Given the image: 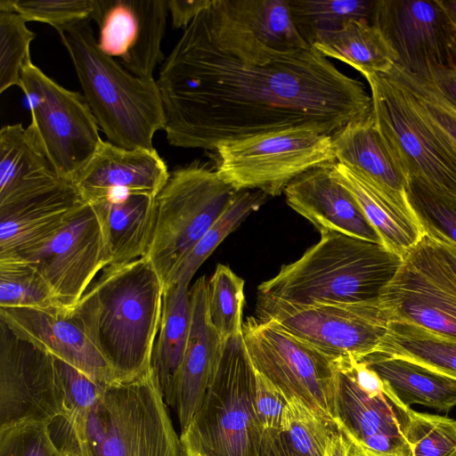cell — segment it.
I'll return each mask as SVG.
<instances>
[{
	"label": "cell",
	"mask_w": 456,
	"mask_h": 456,
	"mask_svg": "<svg viewBox=\"0 0 456 456\" xmlns=\"http://www.w3.org/2000/svg\"><path fill=\"white\" fill-rule=\"evenodd\" d=\"M157 84L167 142L188 149L292 128L331 135L372 109L362 82L313 46L265 44L230 0H211L183 29Z\"/></svg>",
	"instance_id": "obj_1"
},
{
	"label": "cell",
	"mask_w": 456,
	"mask_h": 456,
	"mask_svg": "<svg viewBox=\"0 0 456 456\" xmlns=\"http://www.w3.org/2000/svg\"><path fill=\"white\" fill-rule=\"evenodd\" d=\"M163 294L161 281L144 256L102 269L70 313L110 363L117 382L150 370Z\"/></svg>",
	"instance_id": "obj_2"
},
{
	"label": "cell",
	"mask_w": 456,
	"mask_h": 456,
	"mask_svg": "<svg viewBox=\"0 0 456 456\" xmlns=\"http://www.w3.org/2000/svg\"><path fill=\"white\" fill-rule=\"evenodd\" d=\"M58 447L70 456H180L181 443L151 369L105 386L85 416L50 425Z\"/></svg>",
	"instance_id": "obj_3"
},
{
	"label": "cell",
	"mask_w": 456,
	"mask_h": 456,
	"mask_svg": "<svg viewBox=\"0 0 456 456\" xmlns=\"http://www.w3.org/2000/svg\"><path fill=\"white\" fill-rule=\"evenodd\" d=\"M298 259L257 288V296L315 305L378 299L403 257L383 244L325 232Z\"/></svg>",
	"instance_id": "obj_4"
},
{
	"label": "cell",
	"mask_w": 456,
	"mask_h": 456,
	"mask_svg": "<svg viewBox=\"0 0 456 456\" xmlns=\"http://www.w3.org/2000/svg\"><path fill=\"white\" fill-rule=\"evenodd\" d=\"M56 30L108 142L126 150L153 149V136L165 122L157 81L132 74L103 53L89 20Z\"/></svg>",
	"instance_id": "obj_5"
},
{
	"label": "cell",
	"mask_w": 456,
	"mask_h": 456,
	"mask_svg": "<svg viewBox=\"0 0 456 456\" xmlns=\"http://www.w3.org/2000/svg\"><path fill=\"white\" fill-rule=\"evenodd\" d=\"M254 391L255 369L241 333L225 341L214 380L181 432L186 456H260L264 428Z\"/></svg>",
	"instance_id": "obj_6"
},
{
	"label": "cell",
	"mask_w": 456,
	"mask_h": 456,
	"mask_svg": "<svg viewBox=\"0 0 456 456\" xmlns=\"http://www.w3.org/2000/svg\"><path fill=\"white\" fill-rule=\"evenodd\" d=\"M235 193L216 168L199 160L170 173L155 197L156 223L145 255L164 289Z\"/></svg>",
	"instance_id": "obj_7"
},
{
	"label": "cell",
	"mask_w": 456,
	"mask_h": 456,
	"mask_svg": "<svg viewBox=\"0 0 456 456\" xmlns=\"http://www.w3.org/2000/svg\"><path fill=\"white\" fill-rule=\"evenodd\" d=\"M216 168L236 191L279 196L305 172L336 162L330 134L292 128L220 144Z\"/></svg>",
	"instance_id": "obj_8"
},
{
	"label": "cell",
	"mask_w": 456,
	"mask_h": 456,
	"mask_svg": "<svg viewBox=\"0 0 456 456\" xmlns=\"http://www.w3.org/2000/svg\"><path fill=\"white\" fill-rule=\"evenodd\" d=\"M20 89L30 111L28 126L40 148L63 178H75L101 142L99 126L84 94L60 86L28 60Z\"/></svg>",
	"instance_id": "obj_9"
},
{
	"label": "cell",
	"mask_w": 456,
	"mask_h": 456,
	"mask_svg": "<svg viewBox=\"0 0 456 456\" xmlns=\"http://www.w3.org/2000/svg\"><path fill=\"white\" fill-rule=\"evenodd\" d=\"M254 369L287 400L297 397L336 423L335 362L311 344L272 321L249 316L242 325Z\"/></svg>",
	"instance_id": "obj_10"
},
{
	"label": "cell",
	"mask_w": 456,
	"mask_h": 456,
	"mask_svg": "<svg viewBox=\"0 0 456 456\" xmlns=\"http://www.w3.org/2000/svg\"><path fill=\"white\" fill-rule=\"evenodd\" d=\"M377 126L407 176L456 195V150L387 74L364 76Z\"/></svg>",
	"instance_id": "obj_11"
},
{
	"label": "cell",
	"mask_w": 456,
	"mask_h": 456,
	"mask_svg": "<svg viewBox=\"0 0 456 456\" xmlns=\"http://www.w3.org/2000/svg\"><path fill=\"white\" fill-rule=\"evenodd\" d=\"M255 316L277 323L334 362L348 358L361 361L373 353L389 322L379 298L350 304L301 305L257 296Z\"/></svg>",
	"instance_id": "obj_12"
},
{
	"label": "cell",
	"mask_w": 456,
	"mask_h": 456,
	"mask_svg": "<svg viewBox=\"0 0 456 456\" xmlns=\"http://www.w3.org/2000/svg\"><path fill=\"white\" fill-rule=\"evenodd\" d=\"M379 300L389 321L456 338V273L428 233L403 256Z\"/></svg>",
	"instance_id": "obj_13"
},
{
	"label": "cell",
	"mask_w": 456,
	"mask_h": 456,
	"mask_svg": "<svg viewBox=\"0 0 456 456\" xmlns=\"http://www.w3.org/2000/svg\"><path fill=\"white\" fill-rule=\"evenodd\" d=\"M66 414L55 357L0 321V429Z\"/></svg>",
	"instance_id": "obj_14"
},
{
	"label": "cell",
	"mask_w": 456,
	"mask_h": 456,
	"mask_svg": "<svg viewBox=\"0 0 456 456\" xmlns=\"http://www.w3.org/2000/svg\"><path fill=\"white\" fill-rule=\"evenodd\" d=\"M19 258L35 266L68 314L110 262L101 221L88 202L51 241Z\"/></svg>",
	"instance_id": "obj_15"
},
{
	"label": "cell",
	"mask_w": 456,
	"mask_h": 456,
	"mask_svg": "<svg viewBox=\"0 0 456 456\" xmlns=\"http://www.w3.org/2000/svg\"><path fill=\"white\" fill-rule=\"evenodd\" d=\"M371 24L381 33L402 69L420 77L452 66L455 30L437 0H376Z\"/></svg>",
	"instance_id": "obj_16"
},
{
	"label": "cell",
	"mask_w": 456,
	"mask_h": 456,
	"mask_svg": "<svg viewBox=\"0 0 456 456\" xmlns=\"http://www.w3.org/2000/svg\"><path fill=\"white\" fill-rule=\"evenodd\" d=\"M167 12L168 0H94L100 50L132 74L153 79L155 67L165 61L160 43Z\"/></svg>",
	"instance_id": "obj_17"
},
{
	"label": "cell",
	"mask_w": 456,
	"mask_h": 456,
	"mask_svg": "<svg viewBox=\"0 0 456 456\" xmlns=\"http://www.w3.org/2000/svg\"><path fill=\"white\" fill-rule=\"evenodd\" d=\"M335 365L338 428L383 456H412L404 437L411 408L403 404L385 385L379 394L366 392L346 367L339 362Z\"/></svg>",
	"instance_id": "obj_18"
},
{
	"label": "cell",
	"mask_w": 456,
	"mask_h": 456,
	"mask_svg": "<svg viewBox=\"0 0 456 456\" xmlns=\"http://www.w3.org/2000/svg\"><path fill=\"white\" fill-rule=\"evenodd\" d=\"M0 321L17 336L68 362L92 380L103 386L117 382L110 363L70 314L0 307Z\"/></svg>",
	"instance_id": "obj_19"
},
{
	"label": "cell",
	"mask_w": 456,
	"mask_h": 456,
	"mask_svg": "<svg viewBox=\"0 0 456 456\" xmlns=\"http://www.w3.org/2000/svg\"><path fill=\"white\" fill-rule=\"evenodd\" d=\"M190 298L187 344L167 403L176 412L181 432L200 408L213 382L224 345L208 317L206 276L200 277L190 288Z\"/></svg>",
	"instance_id": "obj_20"
},
{
	"label": "cell",
	"mask_w": 456,
	"mask_h": 456,
	"mask_svg": "<svg viewBox=\"0 0 456 456\" xmlns=\"http://www.w3.org/2000/svg\"><path fill=\"white\" fill-rule=\"evenodd\" d=\"M169 175L154 148L126 150L102 141L74 184L88 203L122 192L156 197Z\"/></svg>",
	"instance_id": "obj_21"
},
{
	"label": "cell",
	"mask_w": 456,
	"mask_h": 456,
	"mask_svg": "<svg viewBox=\"0 0 456 456\" xmlns=\"http://www.w3.org/2000/svg\"><path fill=\"white\" fill-rule=\"evenodd\" d=\"M331 165L308 170L290 182L284 190L287 204L320 233L338 232L383 244L354 197L333 175Z\"/></svg>",
	"instance_id": "obj_22"
},
{
	"label": "cell",
	"mask_w": 456,
	"mask_h": 456,
	"mask_svg": "<svg viewBox=\"0 0 456 456\" xmlns=\"http://www.w3.org/2000/svg\"><path fill=\"white\" fill-rule=\"evenodd\" d=\"M73 183L0 209V260L23 257L51 241L86 205Z\"/></svg>",
	"instance_id": "obj_23"
},
{
	"label": "cell",
	"mask_w": 456,
	"mask_h": 456,
	"mask_svg": "<svg viewBox=\"0 0 456 456\" xmlns=\"http://www.w3.org/2000/svg\"><path fill=\"white\" fill-rule=\"evenodd\" d=\"M69 182L54 169L28 126L18 123L1 128L0 209L32 200Z\"/></svg>",
	"instance_id": "obj_24"
},
{
	"label": "cell",
	"mask_w": 456,
	"mask_h": 456,
	"mask_svg": "<svg viewBox=\"0 0 456 456\" xmlns=\"http://www.w3.org/2000/svg\"><path fill=\"white\" fill-rule=\"evenodd\" d=\"M335 177L352 193L385 247L403 257L426 233L406 193L395 191L338 161Z\"/></svg>",
	"instance_id": "obj_25"
},
{
	"label": "cell",
	"mask_w": 456,
	"mask_h": 456,
	"mask_svg": "<svg viewBox=\"0 0 456 456\" xmlns=\"http://www.w3.org/2000/svg\"><path fill=\"white\" fill-rule=\"evenodd\" d=\"M90 204L101 221L108 245L110 265L144 256L155 223V197L139 193H113Z\"/></svg>",
	"instance_id": "obj_26"
},
{
	"label": "cell",
	"mask_w": 456,
	"mask_h": 456,
	"mask_svg": "<svg viewBox=\"0 0 456 456\" xmlns=\"http://www.w3.org/2000/svg\"><path fill=\"white\" fill-rule=\"evenodd\" d=\"M336 160L395 191L406 193L408 176L379 131L372 109L331 134Z\"/></svg>",
	"instance_id": "obj_27"
},
{
	"label": "cell",
	"mask_w": 456,
	"mask_h": 456,
	"mask_svg": "<svg viewBox=\"0 0 456 456\" xmlns=\"http://www.w3.org/2000/svg\"><path fill=\"white\" fill-rule=\"evenodd\" d=\"M362 361L405 406L419 403L439 411L456 405V378L421 363L373 352Z\"/></svg>",
	"instance_id": "obj_28"
},
{
	"label": "cell",
	"mask_w": 456,
	"mask_h": 456,
	"mask_svg": "<svg viewBox=\"0 0 456 456\" xmlns=\"http://www.w3.org/2000/svg\"><path fill=\"white\" fill-rule=\"evenodd\" d=\"M191 322L190 289L175 284L164 290L161 318L151 369L167 404L184 354Z\"/></svg>",
	"instance_id": "obj_29"
},
{
	"label": "cell",
	"mask_w": 456,
	"mask_h": 456,
	"mask_svg": "<svg viewBox=\"0 0 456 456\" xmlns=\"http://www.w3.org/2000/svg\"><path fill=\"white\" fill-rule=\"evenodd\" d=\"M325 57L341 61L362 76L387 73L395 56L379 29L366 20H350L317 33L311 45Z\"/></svg>",
	"instance_id": "obj_30"
},
{
	"label": "cell",
	"mask_w": 456,
	"mask_h": 456,
	"mask_svg": "<svg viewBox=\"0 0 456 456\" xmlns=\"http://www.w3.org/2000/svg\"><path fill=\"white\" fill-rule=\"evenodd\" d=\"M374 352L408 359L456 378V338L415 324L389 321Z\"/></svg>",
	"instance_id": "obj_31"
},
{
	"label": "cell",
	"mask_w": 456,
	"mask_h": 456,
	"mask_svg": "<svg viewBox=\"0 0 456 456\" xmlns=\"http://www.w3.org/2000/svg\"><path fill=\"white\" fill-rule=\"evenodd\" d=\"M267 197L257 190L236 191L227 208L193 247L165 289L175 284L189 286L195 273L213 251L252 212L258 210L266 202Z\"/></svg>",
	"instance_id": "obj_32"
},
{
	"label": "cell",
	"mask_w": 456,
	"mask_h": 456,
	"mask_svg": "<svg viewBox=\"0 0 456 456\" xmlns=\"http://www.w3.org/2000/svg\"><path fill=\"white\" fill-rule=\"evenodd\" d=\"M230 1L239 17L265 44L285 51L312 46L297 29L288 0Z\"/></svg>",
	"instance_id": "obj_33"
},
{
	"label": "cell",
	"mask_w": 456,
	"mask_h": 456,
	"mask_svg": "<svg viewBox=\"0 0 456 456\" xmlns=\"http://www.w3.org/2000/svg\"><path fill=\"white\" fill-rule=\"evenodd\" d=\"M294 24L308 45L321 31L341 26L350 20L371 23L375 1L371 0H288Z\"/></svg>",
	"instance_id": "obj_34"
},
{
	"label": "cell",
	"mask_w": 456,
	"mask_h": 456,
	"mask_svg": "<svg viewBox=\"0 0 456 456\" xmlns=\"http://www.w3.org/2000/svg\"><path fill=\"white\" fill-rule=\"evenodd\" d=\"M0 307L65 312L35 266L24 258L0 260Z\"/></svg>",
	"instance_id": "obj_35"
},
{
	"label": "cell",
	"mask_w": 456,
	"mask_h": 456,
	"mask_svg": "<svg viewBox=\"0 0 456 456\" xmlns=\"http://www.w3.org/2000/svg\"><path fill=\"white\" fill-rule=\"evenodd\" d=\"M244 285V280L223 264L208 280V317L224 343L242 333Z\"/></svg>",
	"instance_id": "obj_36"
},
{
	"label": "cell",
	"mask_w": 456,
	"mask_h": 456,
	"mask_svg": "<svg viewBox=\"0 0 456 456\" xmlns=\"http://www.w3.org/2000/svg\"><path fill=\"white\" fill-rule=\"evenodd\" d=\"M338 430L335 422L319 414L297 397L288 400L281 431L299 456H324L327 445Z\"/></svg>",
	"instance_id": "obj_37"
},
{
	"label": "cell",
	"mask_w": 456,
	"mask_h": 456,
	"mask_svg": "<svg viewBox=\"0 0 456 456\" xmlns=\"http://www.w3.org/2000/svg\"><path fill=\"white\" fill-rule=\"evenodd\" d=\"M407 200L426 233L456 244V195L409 176Z\"/></svg>",
	"instance_id": "obj_38"
},
{
	"label": "cell",
	"mask_w": 456,
	"mask_h": 456,
	"mask_svg": "<svg viewBox=\"0 0 456 456\" xmlns=\"http://www.w3.org/2000/svg\"><path fill=\"white\" fill-rule=\"evenodd\" d=\"M386 74L403 88L419 113L456 150V109L429 82L408 73L395 64Z\"/></svg>",
	"instance_id": "obj_39"
},
{
	"label": "cell",
	"mask_w": 456,
	"mask_h": 456,
	"mask_svg": "<svg viewBox=\"0 0 456 456\" xmlns=\"http://www.w3.org/2000/svg\"><path fill=\"white\" fill-rule=\"evenodd\" d=\"M19 13L0 10V93L20 86L21 73L30 60L29 45L36 34Z\"/></svg>",
	"instance_id": "obj_40"
},
{
	"label": "cell",
	"mask_w": 456,
	"mask_h": 456,
	"mask_svg": "<svg viewBox=\"0 0 456 456\" xmlns=\"http://www.w3.org/2000/svg\"><path fill=\"white\" fill-rule=\"evenodd\" d=\"M404 437L412 456H452L456 452V420L411 409Z\"/></svg>",
	"instance_id": "obj_41"
},
{
	"label": "cell",
	"mask_w": 456,
	"mask_h": 456,
	"mask_svg": "<svg viewBox=\"0 0 456 456\" xmlns=\"http://www.w3.org/2000/svg\"><path fill=\"white\" fill-rule=\"evenodd\" d=\"M94 0H0V10L19 13L27 21H38L55 29L92 20Z\"/></svg>",
	"instance_id": "obj_42"
},
{
	"label": "cell",
	"mask_w": 456,
	"mask_h": 456,
	"mask_svg": "<svg viewBox=\"0 0 456 456\" xmlns=\"http://www.w3.org/2000/svg\"><path fill=\"white\" fill-rule=\"evenodd\" d=\"M49 427L24 422L0 429V456H66L53 441Z\"/></svg>",
	"instance_id": "obj_43"
},
{
	"label": "cell",
	"mask_w": 456,
	"mask_h": 456,
	"mask_svg": "<svg viewBox=\"0 0 456 456\" xmlns=\"http://www.w3.org/2000/svg\"><path fill=\"white\" fill-rule=\"evenodd\" d=\"M55 361L66 408V414L62 419L74 421L86 415L96 405L105 386L92 380L68 362L56 357Z\"/></svg>",
	"instance_id": "obj_44"
},
{
	"label": "cell",
	"mask_w": 456,
	"mask_h": 456,
	"mask_svg": "<svg viewBox=\"0 0 456 456\" xmlns=\"http://www.w3.org/2000/svg\"><path fill=\"white\" fill-rule=\"evenodd\" d=\"M288 400L265 376L255 370L254 404L256 416L265 429L281 430Z\"/></svg>",
	"instance_id": "obj_45"
},
{
	"label": "cell",
	"mask_w": 456,
	"mask_h": 456,
	"mask_svg": "<svg viewBox=\"0 0 456 456\" xmlns=\"http://www.w3.org/2000/svg\"><path fill=\"white\" fill-rule=\"evenodd\" d=\"M418 77V76H417ZM431 84L436 92L456 109V68L440 67L432 69L421 77Z\"/></svg>",
	"instance_id": "obj_46"
},
{
	"label": "cell",
	"mask_w": 456,
	"mask_h": 456,
	"mask_svg": "<svg viewBox=\"0 0 456 456\" xmlns=\"http://www.w3.org/2000/svg\"><path fill=\"white\" fill-rule=\"evenodd\" d=\"M210 3L211 0H168L173 28L184 29Z\"/></svg>",
	"instance_id": "obj_47"
},
{
	"label": "cell",
	"mask_w": 456,
	"mask_h": 456,
	"mask_svg": "<svg viewBox=\"0 0 456 456\" xmlns=\"http://www.w3.org/2000/svg\"><path fill=\"white\" fill-rule=\"evenodd\" d=\"M260 456H299L287 443L281 430L265 429Z\"/></svg>",
	"instance_id": "obj_48"
},
{
	"label": "cell",
	"mask_w": 456,
	"mask_h": 456,
	"mask_svg": "<svg viewBox=\"0 0 456 456\" xmlns=\"http://www.w3.org/2000/svg\"><path fill=\"white\" fill-rule=\"evenodd\" d=\"M339 431L344 437L345 456H383L362 445L346 432Z\"/></svg>",
	"instance_id": "obj_49"
},
{
	"label": "cell",
	"mask_w": 456,
	"mask_h": 456,
	"mask_svg": "<svg viewBox=\"0 0 456 456\" xmlns=\"http://www.w3.org/2000/svg\"><path fill=\"white\" fill-rule=\"evenodd\" d=\"M324 456H345V442L339 429L330 438Z\"/></svg>",
	"instance_id": "obj_50"
},
{
	"label": "cell",
	"mask_w": 456,
	"mask_h": 456,
	"mask_svg": "<svg viewBox=\"0 0 456 456\" xmlns=\"http://www.w3.org/2000/svg\"><path fill=\"white\" fill-rule=\"evenodd\" d=\"M429 236H431L437 241V243L443 249L446 258L448 259L449 263L451 264V265L452 266L453 270L456 273V244L438 235Z\"/></svg>",
	"instance_id": "obj_51"
},
{
	"label": "cell",
	"mask_w": 456,
	"mask_h": 456,
	"mask_svg": "<svg viewBox=\"0 0 456 456\" xmlns=\"http://www.w3.org/2000/svg\"><path fill=\"white\" fill-rule=\"evenodd\" d=\"M451 24L456 29V0H437Z\"/></svg>",
	"instance_id": "obj_52"
},
{
	"label": "cell",
	"mask_w": 456,
	"mask_h": 456,
	"mask_svg": "<svg viewBox=\"0 0 456 456\" xmlns=\"http://www.w3.org/2000/svg\"><path fill=\"white\" fill-rule=\"evenodd\" d=\"M452 66L456 68V29L453 31L450 45Z\"/></svg>",
	"instance_id": "obj_53"
},
{
	"label": "cell",
	"mask_w": 456,
	"mask_h": 456,
	"mask_svg": "<svg viewBox=\"0 0 456 456\" xmlns=\"http://www.w3.org/2000/svg\"><path fill=\"white\" fill-rule=\"evenodd\" d=\"M180 456H186V453H185L183 448L182 447V445H181Z\"/></svg>",
	"instance_id": "obj_54"
},
{
	"label": "cell",
	"mask_w": 456,
	"mask_h": 456,
	"mask_svg": "<svg viewBox=\"0 0 456 456\" xmlns=\"http://www.w3.org/2000/svg\"><path fill=\"white\" fill-rule=\"evenodd\" d=\"M452 456H456V452L453 455H452Z\"/></svg>",
	"instance_id": "obj_55"
},
{
	"label": "cell",
	"mask_w": 456,
	"mask_h": 456,
	"mask_svg": "<svg viewBox=\"0 0 456 456\" xmlns=\"http://www.w3.org/2000/svg\"><path fill=\"white\" fill-rule=\"evenodd\" d=\"M65 455H66V456H70V455H68V454H66V453H65Z\"/></svg>",
	"instance_id": "obj_56"
}]
</instances>
